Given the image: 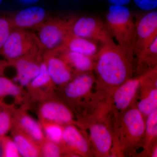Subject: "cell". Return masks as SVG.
I'll use <instances>...</instances> for the list:
<instances>
[{
	"instance_id": "obj_22",
	"label": "cell",
	"mask_w": 157,
	"mask_h": 157,
	"mask_svg": "<svg viewBox=\"0 0 157 157\" xmlns=\"http://www.w3.org/2000/svg\"><path fill=\"white\" fill-rule=\"evenodd\" d=\"M136 71L137 76L157 67V38L148 47L136 56Z\"/></svg>"
},
{
	"instance_id": "obj_3",
	"label": "cell",
	"mask_w": 157,
	"mask_h": 157,
	"mask_svg": "<svg viewBox=\"0 0 157 157\" xmlns=\"http://www.w3.org/2000/svg\"><path fill=\"white\" fill-rule=\"evenodd\" d=\"M82 120L79 121L87 133L92 149L93 156L108 157L111 155L113 127L112 110L109 104L100 102Z\"/></svg>"
},
{
	"instance_id": "obj_28",
	"label": "cell",
	"mask_w": 157,
	"mask_h": 157,
	"mask_svg": "<svg viewBox=\"0 0 157 157\" xmlns=\"http://www.w3.org/2000/svg\"><path fill=\"white\" fill-rule=\"evenodd\" d=\"M0 138L2 143V157H21L17 147L11 137L6 135Z\"/></svg>"
},
{
	"instance_id": "obj_12",
	"label": "cell",
	"mask_w": 157,
	"mask_h": 157,
	"mask_svg": "<svg viewBox=\"0 0 157 157\" xmlns=\"http://www.w3.org/2000/svg\"><path fill=\"white\" fill-rule=\"evenodd\" d=\"M134 103L145 119L157 109V67L147 73Z\"/></svg>"
},
{
	"instance_id": "obj_29",
	"label": "cell",
	"mask_w": 157,
	"mask_h": 157,
	"mask_svg": "<svg viewBox=\"0 0 157 157\" xmlns=\"http://www.w3.org/2000/svg\"><path fill=\"white\" fill-rule=\"evenodd\" d=\"M13 29L9 17L0 16V54Z\"/></svg>"
},
{
	"instance_id": "obj_34",
	"label": "cell",
	"mask_w": 157,
	"mask_h": 157,
	"mask_svg": "<svg viewBox=\"0 0 157 157\" xmlns=\"http://www.w3.org/2000/svg\"><path fill=\"white\" fill-rule=\"evenodd\" d=\"M3 0H0V5L2 4V2Z\"/></svg>"
},
{
	"instance_id": "obj_11",
	"label": "cell",
	"mask_w": 157,
	"mask_h": 157,
	"mask_svg": "<svg viewBox=\"0 0 157 157\" xmlns=\"http://www.w3.org/2000/svg\"><path fill=\"white\" fill-rule=\"evenodd\" d=\"M134 56L148 47L157 38V11H146L135 20Z\"/></svg>"
},
{
	"instance_id": "obj_6",
	"label": "cell",
	"mask_w": 157,
	"mask_h": 157,
	"mask_svg": "<svg viewBox=\"0 0 157 157\" xmlns=\"http://www.w3.org/2000/svg\"><path fill=\"white\" fill-rule=\"evenodd\" d=\"M74 17H52L46 19L36 29L43 50L53 51L60 48L71 33Z\"/></svg>"
},
{
	"instance_id": "obj_17",
	"label": "cell",
	"mask_w": 157,
	"mask_h": 157,
	"mask_svg": "<svg viewBox=\"0 0 157 157\" xmlns=\"http://www.w3.org/2000/svg\"><path fill=\"white\" fill-rule=\"evenodd\" d=\"M43 56L23 57L9 63L16 72L15 78L21 87L26 86L39 74Z\"/></svg>"
},
{
	"instance_id": "obj_20",
	"label": "cell",
	"mask_w": 157,
	"mask_h": 157,
	"mask_svg": "<svg viewBox=\"0 0 157 157\" xmlns=\"http://www.w3.org/2000/svg\"><path fill=\"white\" fill-rule=\"evenodd\" d=\"M11 137L17 147L21 157H41L40 146L19 129L12 127Z\"/></svg>"
},
{
	"instance_id": "obj_18",
	"label": "cell",
	"mask_w": 157,
	"mask_h": 157,
	"mask_svg": "<svg viewBox=\"0 0 157 157\" xmlns=\"http://www.w3.org/2000/svg\"><path fill=\"white\" fill-rule=\"evenodd\" d=\"M13 126L25 133L39 146L45 139L41 124L28 114L25 108H14Z\"/></svg>"
},
{
	"instance_id": "obj_5",
	"label": "cell",
	"mask_w": 157,
	"mask_h": 157,
	"mask_svg": "<svg viewBox=\"0 0 157 157\" xmlns=\"http://www.w3.org/2000/svg\"><path fill=\"white\" fill-rule=\"evenodd\" d=\"M43 50L36 34L27 30L14 29L1 54L9 63L27 56H42Z\"/></svg>"
},
{
	"instance_id": "obj_2",
	"label": "cell",
	"mask_w": 157,
	"mask_h": 157,
	"mask_svg": "<svg viewBox=\"0 0 157 157\" xmlns=\"http://www.w3.org/2000/svg\"><path fill=\"white\" fill-rule=\"evenodd\" d=\"M145 119L133 103L113 124L110 157L134 155L143 147Z\"/></svg>"
},
{
	"instance_id": "obj_21",
	"label": "cell",
	"mask_w": 157,
	"mask_h": 157,
	"mask_svg": "<svg viewBox=\"0 0 157 157\" xmlns=\"http://www.w3.org/2000/svg\"><path fill=\"white\" fill-rule=\"evenodd\" d=\"M59 48L67 49L92 57L94 56L98 51V45L95 41L78 36L72 33L68 35L63 45Z\"/></svg>"
},
{
	"instance_id": "obj_8",
	"label": "cell",
	"mask_w": 157,
	"mask_h": 157,
	"mask_svg": "<svg viewBox=\"0 0 157 157\" xmlns=\"http://www.w3.org/2000/svg\"><path fill=\"white\" fill-rule=\"evenodd\" d=\"M146 73L131 78L124 82L113 93L110 97L113 123L114 124L128 108L132 106Z\"/></svg>"
},
{
	"instance_id": "obj_15",
	"label": "cell",
	"mask_w": 157,
	"mask_h": 157,
	"mask_svg": "<svg viewBox=\"0 0 157 157\" xmlns=\"http://www.w3.org/2000/svg\"><path fill=\"white\" fill-rule=\"evenodd\" d=\"M26 87L29 99L32 101L40 103L55 96L54 90L56 87L52 80L43 60L40 65L39 74Z\"/></svg>"
},
{
	"instance_id": "obj_1",
	"label": "cell",
	"mask_w": 157,
	"mask_h": 157,
	"mask_svg": "<svg viewBox=\"0 0 157 157\" xmlns=\"http://www.w3.org/2000/svg\"><path fill=\"white\" fill-rule=\"evenodd\" d=\"M94 60L96 94L99 98L111 97L116 89L132 77L134 56L115 42L103 45Z\"/></svg>"
},
{
	"instance_id": "obj_13",
	"label": "cell",
	"mask_w": 157,
	"mask_h": 157,
	"mask_svg": "<svg viewBox=\"0 0 157 157\" xmlns=\"http://www.w3.org/2000/svg\"><path fill=\"white\" fill-rule=\"evenodd\" d=\"M62 144L76 157L93 156L86 131L73 124L64 126Z\"/></svg>"
},
{
	"instance_id": "obj_16",
	"label": "cell",
	"mask_w": 157,
	"mask_h": 157,
	"mask_svg": "<svg viewBox=\"0 0 157 157\" xmlns=\"http://www.w3.org/2000/svg\"><path fill=\"white\" fill-rule=\"evenodd\" d=\"M10 18L13 29L27 30L37 29L47 19V13L41 6H26Z\"/></svg>"
},
{
	"instance_id": "obj_25",
	"label": "cell",
	"mask_w": 157,
	"mask_h": 157,
	"mask_svg": "<svg viewBox=\"0 0 157 157\" xmlns=\"http://www.w3.org/2000/svg\"><path fill=\"white\" fill-rule=\"evenodd\" d=\"M40 148L41 157H75L67 150L63 144L52 142L46 138L40 145Z\"/></svg>"
},
{
	"instance_id": "obj_9",
	"label": "cell",
	"mask_w": 157,
	"mask_h": 157,
	"mask_svg": "<svg viewBox=\"0 0 157 157\" xmlns=\"http://www.w3.org/2000/svg\"><path fill=\"white\" fill-rule=\"evenodd\" d=\"M39 103L38 114L39 121L52 122L63 126L73 124L83 129L81 123L75 119L74 113L70 107L55 96Z\"/></svg>"
},
{
	"instance_id": "obj_26",
	"label": "cell",
	"mask_w": 157,
	"mask_h": 157,
	"mask_svg": "<svg viewBox=\"0 0 157 157\" xmlns=\"http://www.w3.org/2000/svg\"><path fill=\"white\" fill-rule=\"evenodd\" d=\"M45 138L49 141L62 144L64 126L56 123L39 121Z\"/></svg>"
},
{
	"instance_id": "obj_24",
	"label": "cell",
	"mask_w": 157,
	"mask_h": 157,
	"mask_svg": "<svg viewBox=\"0 0 157 157\" xmlns=\"http://www.w3.org/2000/svg\"><path fill=\"white\" fill-rule=\"evenodd\" d=\"M8 96L13 97L17 104L29 100L27 93L21 86L4 76H0V99Z\"/></svg>"
},
{
	"instance_id": "obj_33",
	"label": "cell",
	"mask_w": 157,
	"mask_h": 157,
	"mask_svg": "<svg viewBox=\"0 0 157 157\" xmlns=\"http://www.w3.org/2000/svg\"><path fill=\"white\" fill-rule=\"evenodd\" d=\"M20 2L26 6L36 5L40 0H18Z\"/></svg>"
},
{
	"instance_id": "obj_4",
	"label": "cell",
	"mask_w": 157,
	"mask_h": 157,
	"mask_svg": "<svg viewBox=\"0 0 157 157\" xmlns=\"http://www.w3.org/2000/svg\"><path fill=\"white\" fill-rule=\"evenodd\" d=\"M105 19V25L115 43L134 56L135 20L128 8L110 5Z\"/></svg>"
},
{
	"instance_id": "obj_7",
	"label": "cell",
	"mask_w": 157,
	"mask_h": 157,
	"mask_svg": "<svg viewBox=\"0 0 157 157\" xmlns=\"http://www.w3.org/2000/svg\"><path fill=\"white\" fill-rule=\"evenodd\" d=\"M96 78L93 72L76 74L61 88L63 97L70 106L90 104L95 99Z\"/></svg>"
},
{
	"instance_id": "obj_32",
	"label": "cell",
	"mask_w": 157,
	"mask_h": 157,
	"mask_svg": "<svg viewBox=\"0 0 157 157\" xmlns=\"http://www.w3.org/2000/svg\"><path fill=\"white\" fill-rule=\"evenodd\" d=\"M9 66H10L9 62L0 59V76H3L5 70Z\"/></svg>"
},
{
	"instance_id": "obj_31",
	"label": "cell",
	"mask_w": 157,
	"mask_h": 157,
	"mask_svg": "<svg viewBox=\"0 0 157 157\" xmlns=\"http://www.w3.org/2000/svg\"><path fill=\"white\" fill-rule=\"evenodd\" d=\"M107 1L111 5L127 6L132 2V0H107Z\"/></svg>"
},
{
	"instance_id": "obj_30",
	"label": "cell",
	"mask_w": 157,
	"mask_h": 157,
	"mask_svg": "<svg viewBox=\"0 0 157 157\" xmlns=\"http://www.w3.org/2000/svg\"><path fill=\"white\" fill-rule=\"evenodd\" d=\"M138 9L143 11L155 10L157 8V0H132Z\"/></svg>"
},
{
	"instance_id": "obj_27",
	"label": "cell",
	"mask_w": 157,
	"mask_h": 157,
	"mask_svg": "<svg viewBox=\"0 0 157 157\" xmlns=\"http://www.w3.org/2000/svg\"><path fill=\"white\" fill-rule=\"evenodd\" d=\"M14 108L0 103V137L6 136L11 131L13 124Z\"/></svg>"
},
{
	"instance_id": "obj_14",
	"label": "cell",
	"mask_w": 157,
	"mask_h": 157,
	"mask_svg": "<svg viewBox=\"0 0 157 157\" xmlns=\"http://www.w3.org/2000/svg\"><path fill=\"white\" fill-rule=\"evenodd\" d=\"M43 61L56 87H63L76 75L67 63L54 52H45L43 54Z\"/></svg>"
},
{
	"instance_id": "obj_35",
	"label": "cell",
	"mask_w": 157,
	"mask_h": 157,
	"mask_svg": "<svg viewBox=\"0 0 157 157\" xmlns=\"http://www.w3.org/2000/svg\"><path fill=\"white\" fill-rule=\"evenodd\" d=\"M72 1H77V0H72Z\"/></svg>"
},
{
	"instance_id": "obj_19",
	"label": "cell",
	"mask_w": 157,
	"mask_h": 157,
	"mask_svg": "<svg viewBox=\"0 0 157 157\" xmlns=\"http://www.w3.org/2000/svg\"><path fill=\"white\" fill-rule=\"evenodd\" d=\"M53 52L57 53L76 74L94 71V57L63 48H59Z\"/></svg>"
},
{
	"instance_id": "obj_10",
	"label": "cell",
	"mask_w": 157,
	"mask_h": 157,
	"mask_svg": "<svg viewBox=\"0 0 157 157\" xmlns=\"http://www.w3.org/2000/svg\"><path fill=\"white\" fill-rule=\"evenodd\" d=\"M71 32L76 36L101 42L102 45L114 42L105 23L96 17L75 16Z\"/></svg>"
},
{
	"instance_id": "obj_23",
	"label": "cell",
	"mask_w": 157,
	"mask_h": 157,
	"mask_svg": "<svg viewBox=\"0 0 157 157\" xmlns=\"http://www.w3.org/2000/svg\"><path fill=\"white\" fill-rule=\"evenodd\" d=\"M157 144V109L145 119L144 140L141 155L149 157L152 149Z\"/></svg>"
}]
</instances>
